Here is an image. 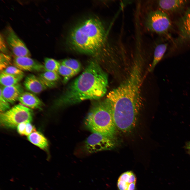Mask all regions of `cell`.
Here are the masks:
<instances>
[{
	"mask_svg": "<svg viewBox=\"0 0 190 190\" xmlns=\"http://www.w3.org/2000/svg\"><path fill=\"white\" fill-rule=\"evenodd\" d=\"M142 60L135 58L128 78L107 96L116 127L123 132L130 131L135 126L141 107Z\"/></svg>",
	"mask_w": 190,
	"mask_h": 190,
	"instance_id": "6da1fadb",
	"label": "cell"
},
{
	"mask_svg": "<svg viewBox=\"0 0 190 190\" xmlns=\"http://www.w3.org/2000/svg\"><path fill=\"white\" fill-rule=\"evenodd\" d=\"M107 75L96 61H91L83 73L68 86L58 99L59 106H69L87 99H96L106 93Z\"/></svg>",
	"mask_w": 190,
	"mask_h": 190,
	"instance_id": "7a4b0ae2",
	"label": "cell"
},
{
	"mask_svg": "<svg viewBox=\"0 0 190 190\" xmlns=\"http://www.w3.org/2000/svg\"><path fill=\"white\" fill-rule=\"evenodd\" d=\"M107 34L101 21L92 18L83 21L72 30L69 42L76 51L93 54L103 48L110 46L106 44Z\"/></svg>",
	"mask_w": 190,
	"mask_h": 190,
	"instance_id": "3957f363",
	"label": "cell"
},
{
	"mask_svg": "<svg viewBox=\"0 0 190 190\" xmlns=\"http://www.w3.org/2000/svg\"><path fill=\"white\" fill-rule=\"evenodd\" d=\"M84 123L86 128L93 133H100L114 138L116 128L110 103L107 98L92 106L85 118Z\"/></svg>",
	"mask_w": 190,
	"mask_h": 190,
	"instance_id": "277c9868",
	"label": "cell"
},
{
	"mask_svg": "<svg viewBox=\"0 0 190 190\" xmlns=\"http://www.w3.org/2000/svg\"><path fill=\"white\" fill-rule=\"evenodd\" d=\"M146 13L143 19L145 29L150 32L160 35H168L172 23L167 13L160 9H150Z\"/></svg>",
	"mask_w": 190,
	"mask_h": 190,
	"instance_id": "5b68a950",
	"label": "cell"
},
{
	"mask_svg": "<svg viewBox=\"0 0 190 190\" xmlns=\"http://www.w3.org/2000/svg\"><path fill=\"white\" fill-rule=\"evenodd\" d=\"M32 118L31 110L22 104L15 105L7 111L1 112V125L6 128H15L20 123L31 122Z\"/></svg>",
	"mask_w": 190,
	"mask_h": 190,
	"instance_id": "8992f818",
	"label": "cell"
},
{
	"mask_svg": "<svg viewBox=\"0 0 190 190\" xmlns=\"http://www.w3.org/2000/svg\"><path fill=\"white\" fill-rule=\"evenodd\" d=\"M115 146L114 138L97 133L90 135L84 143L85 149L89 153L112 150Z\"/></svg>",
	"mask_w": 190,
	"mask_h": 190,
	"instance_id": "52a82bcc",
	"label": "cell"
},
{
	"mask_svg": "<svg viewBox=\"0 0 190 190\" xmlns=\"http://www.w3.org/2000/svg\"><path fill=\"white\" fill-rule=\"evenodd\" d=\"M6 41L15 57H30V53L24 42L10 27L7 31Z\"/></svg>",
	"mask_w": 190,
	"mask_h": 190,
	"instance_id": "ba28073f",
	"label": "cell"
},
{
	"mask_svg": "<svg viewBox=\"0 0 190 190\" xmlns=\"http://www.w3.org/2000/svg\"><path fill=\"white\" fill-rule=\"evenodd\" d=\"M176 24L179 35L178 42L182 44L190 42V7L178 20Z\"/></svg>",
	"mask_w": 190,
	"mask_h": 190,
	"instance_id": "9c48e42d",
	"label": "cell"
},
{
	"mask_svg": "<svg viewBox=\"0 0 190 190\" xmlns=\"http://www.w3.org/2000/svg\"><path fill=\"white\" fill-rule=\"evenodd\" d=\"M13 63L23 71L39 72L44 70V65L29 57H14Z\"/></svg>",
	"mask_w": 190,
	"mask_h": 190,
	"instance_id": "30bf717a",
	"label": "cell"
},
{
	"mask_svg": "<svg viewBox=\"0 0 190 190\" xmlns=\"http://www.w3.org/2000/svg\"><path fill=\"white\" fill-rule=\"evenodd\" d=\"M136 177L131 171L122 173L118 178L117 186L118 190H136Z\"/></svg>",
	"mask_w": 190,
	"mask_h": 190,
	"instance_id": "8fae6325",
	"label": "cell"
},
{
	"mask_svg": "<svg viewBox=\"0 0 190 190\" xmlns=\"http://www.w3.org/2000/svg\"><path fill=\"white\" fill-rule=\"evenodd\" d=\"M184 0H160L157 4L160 10L169 13H175L182 10L188 2Z\"/></svg>",
	"mask_w": 190,
	"mask_h": 190,
	"instance_id": "7c38bea8",
	"label": "cell"
},
{
	"mask_svg": "<svg viewBox=\"0 0 190 190\" xmlns=\"http://www.w3.org/2000/svg\"><path fill=\"white\" fill-rule=\"evenodd\" d=\"M23 84L27 90L34 94L39 93L47 88L39 77L33 74L26 77Z\"/></svg>",
	"mask_w": 190,
	"mask_h": 190,
	"instance_id": "4fadbf2b",
	"label": "cell"
},
{
	"mask_svg": "<svg viewBox=\"0 0 190 190\" xmlns=\"http://www.w3.org/2000/svg\"><path fill=\"white\" fill-rule=\"evenodd\" d=\"M3 96L9 103H13L17 100L22 93L23 89L21 85L16 84L0 88Z\"/></svg>",
	"mask_w": 190,
	"mask_h": 190,
	"instance_id": "5bb4252c",
	"label": "cell"
},
{
	"mask_svg": "<svg viewBox=\"0 0 190 190\" xmlns=\"http://www.w3.org/2000/svg\"><path fill=\"white\" fill-rule=\"evenodd\" d=\"M18 100L24 106L32 109H41L42 103L41 100L34 93L23 92Z\"/></svg>",
	"mask_w": 190,
	"mask_h": 190,
	"instance_id": "9a60e30c",
	"label": "cell"
},
{
	"mask_svg": "<svg viewBox=\"0 0 190 190\" xmlns=\"http://www.w3.org/2000/svg\"><path fill=\"white\" fill-rule=\"evenodd\" d=\"M168 45V43H165L158 44L156 46L154 50L153 61L149 69L150 72L154 70L162 60L166 51Z\"/></svg>",
	"mask_w": 190,
	"mask_h": 190,
	"instance_id": "2e32d148",
	"label": "cell"
},
{
	"mask_svg": "<svg viewBox=\"0 0 190 190\" xmlns=\"http://www.w3.org/2000/svg\"><path fill=\"white\" fill-rule=\"evenodd\" d=\"M28 140L32 143L40 148L44 149L48 145L47 139L40 132L35 131L28 136Z\"/></svg>",
	"mask_w": 190,
	"mask_h": 190,
	"instance_id": "e0dca14e",
	"label": "cell"
},
{
	"mask_svg": "<svg viewBox=\"0 0 190 190\" xmlns=\"http://www.w3.org/2000/svg\"><path fill=\"white\" fill-rule=\"evenodd\" d=\"M39 77L47 88L54 86L60 78L58 73L50 71H45L40 74Z\"/></svg>",
	"mask_w": 190,
	"mask_h": 190,
	"instance_id": "ac0fdd59",
	"label": "cell"
},
{
	"mask_svg": "<svg viewBox=\"0 0 190 190\" xmlns=\"http://www.w3.org/2000/svg\"><path fill=\"white\" fill-rule=\"evenodd\" d=\"M24 75H16L1 72L0 82L4 87L10 86L17 84Z\"/></svg>",
	"mask_w": 190,
	"mask_h": 190,
	"instance_id": "d6986e66",
	"label": "cell"
},
{
	"mask_svg": "<svg viewBox=\"0 0 190 190\" xmlns=\"http://www.w3.org/2000/svg\"><path fill=\"white\" fill-rule=\"evenodd\" d=\"M18 132L21 135L28 136L35 131V129L30 122L26 121L20 124L17 127Z\"/></svg>",
	"mask_w": 190,
	"mask_h": 190,
	"instance_id": "ffe728a7",
	"label": "cell"
},
{
	"mask_svg": "<svg viewBox=\"0 0 190 190\" xmlns=\"http://www.w3.org/2000/svg\"><path fill=\"white\" fill-rule=\"evenodd\" d=\"M60 64L58 61L54 59L46 58L44 60V70L45 71H50L58 73V71Z\"/></svg>",
	"mask_w": 190,
	"mask_h": 190,
	"instance_id": "44dd1931",
	"label": "cell"
},
{
	"mask_svg": "<svg viewBox=\"0 0 190 190\" xmlns=\"http://www.w3.org/2000/svg\"><path fill=\"white\" fill-rule=\"evenodd\" d=\"M58 73L64 77V83L66 82L70 78L77 74L72 70L61 64L59 68Z\"/></svg>",
	"mask_w": 190,
	"mask_h": 190,
	"instance_id": "7402d4cb",
	"label": "cell"
},
{
	"mask_svg": "<svg viewBox=\"0 0 190 190\" xmlns=\"http://www.w3.org/2000/svg\"><path fill=\"white\" fill-rule=\"evenodd\" d=\"M61 64L66 66L77 73L80 71V63L78 60L75 59H65L62 62Z\"/></svg>",
	"mask_w": 190,
	"mask_h": 190,
	"instance_id": "603a6c76",
	"label": "cell"
},
{
	"mask_svg": "<svg viewBox=\"0 0 190 190\" xmlns=\"http://www.w3.org/2000/svg\"><path fill=\"white\" fill-rule=\"evenodd\" d=\"M11 59L8 55L3 53H1L0 55V69L1 72L10 65Z\"/></svg>",
	"mask_w": 190,
	"mask_h": 190,
	"instance_id": "cb8c5ba5",
	"label": "cell"
},
{
	"mask_svg": "<svg viewBox=\"0 0 190 190\" xmlns=\"http://www.w3.org/2000/svg\"><path fill=\"white\" fill-rule=\"evenodd\" d=\"M1 72L14 75H24L23 71L15 66L11 65L8 66Z\"/></svg>",
	"mask_w": 190,
	"mask_h": 190,
	"instance_id": "d4e9b609",
	"label": "cell"
},
{
	"mask_svg": "<svg viewBox=\"0 0 190 190\" xmlns=\"http://www.w3.org/2000/svg\"><path fill=\"white\" fill-rule=\"evenodd\" d=\"M10 108V103L4 98L0 91V110L1 112H5L9 110Z\"/></svg>",
	"mask_w": 190,
	"mask_h": 190,
	"instance_id": "484cf974",
	"label": "cell"
},
{
	"mask_svg": "<svg viewBox=\"0 0 190 190\" xmlns=\"http://www.w3.org/2000/svg\"><path fill=\"white\" fill-rule=\"evenodd\" d=\"M0 50L3 53L5 54L7 52V49L3 36L0 35Z\"/></svg>",
	"mask_w": 190,
	"mask_h": 190,
	"instance_id": "4316f807",
	"label": "cell"
},
{
	"mask_svg": "<svg viewBox=\"0 0 190 190\" xmlns=\"http://www.w3.org/2000/svg\"><path fill=\"white\" fill-rule=\"evenodd\" d=\"M185 147L186 149H190V141L187 142L186 144Z\"/></svg>",
	"mask_w": 190,
	"mask_h": 190,
	"instance_id": "83f0119b",
	"label": "cell"
},
{
	"mask_svg": "<svg viewBox=\"0 0 190 190\" xmlns=\"http://www.w3.org/2000/svg\"></svg>",
	"mask_w": 190,
	"mask_h": 190,
	"instance_id": "f1b7e54d",
	"label": "cell"
}]
</instances>
